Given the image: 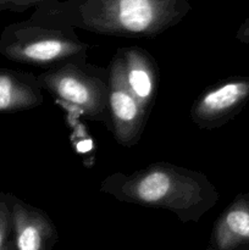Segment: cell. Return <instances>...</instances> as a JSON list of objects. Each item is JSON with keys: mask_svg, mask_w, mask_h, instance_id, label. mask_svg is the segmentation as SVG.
Instances as JSON below:
<instances>
[{"mask_svg": "<svg viewBox=\"0 0 249 250\" xmlns=\"http://www.w3.org/2000/svg\"><path fill=\"white\" fill-rule=\"evenodd\" d=\"M190 10L189 0H48L32 16L102 36L155 38Z\"/></svg>", "mask_w": 249, "mask_h": 250, "instance_id": "cell-1", "label": "cell"}, {"mask_svg": "<svg viewBox=\"0 0 249 250\" xmlns=\"http://www.w3.org/2000/svg\"><path fill=\"white\" fill-rule=\"evenodd\" d=\"M99 190L124 204L170 211L183 224H198L220 198L204 173L166 161L132 173H111Z\"/></svg>", "mask_w": 249, "mask_h": 250, "instance_id": "cell-2", "label": "cell"}, {"mask_svg": "<svg viewBox=\"0 0 249 250\" xmlns=\"http://www.w3.org/2000/svg\"><path fill=\"white\" fill-rule=\"evenodd\" d=\"M89 44L76 29L32 16L9 24L0 34V55L14 62L49 70L66 62L87 61Z\"/></svg>", "mask_w": 249, "mask_h": 250, "instance_id": "cell-3", "label": "cell"}, {"mask_svg": "<svg viewBox=\"0 0 249 250\" xmlns=\"http://www.w3.org/2000/svg\"><path fill=\"white\" fill-rule=\"evenodd\" d=\"M42 90L89 121L109 124V71L88 61L66 62L37 76Z\"/></svg>", "mask_w": 249, "mask_h": 250, "instance_id": "cell-4", "label": "cell"}, {"mask_svg": "<svg viewBox=\"0 0 249 250\" xmlns=\"http://www.w3.org/2000/svg\"><path fill=\"white\" fill-rule=\"evenodd\" d=\"M109 71V124L107 128L120 146L138 144L150 112L134 98L124 82L119 49L107 65Z\"/></svg>", "mask_w": 249, "mask_h": 250, "instance_id": "cell-5", "label": "cell"}, {"mask_svg": "<svg viewBox=\"0 0 249 250\" xmlns=\"http://www.w3.org/2000/svg\"><path fill=\"white\" fill-rule=\"evenodd\" d=\"M249 102V77L233 76L200 93L189 116L200 129H216L233 120Z\"/></svg>", "mask_w": 249, "mask_h": 250, "instance_id": "cell-6", "label": "cell"}, {"mask_svg": "<svg viewBox=\"0 0 249 250\" xmlns=\"http://www.w3.org/2000/svg\"><path fill=\"white\" fill-rule=\"evenodd\" d=\"M12 212L15 250H53L59 232L44 210L15 197Z\"/></svg>", "mask_w": 249, "mask_h": 250, "instance_id": "cell-7", "label": "cell"}, {"mask_svg": "<svg viewBox=\"0 0 249 250\" xmlns=\"http://www.w3.org/2000/svg\"><path fill=\"white\" fill-rule=\"evenodd\" d=\"M124 82L129 92L150 112L156 99L159 70L155 59L141 46L119 48Z\"/></svg>", "mask_w": 249, "mask_h": 250, "instance_id": "cell-8", "label": "cell"}, {"mask_svg": "<svg viewBox=\"0 0 249 250\" xmlns=\"http://www.w3.org/2000/svg\"><path fill=\"white\" fill-rule=\"evenodd\" d=\"M211 250H249V192L239 193L212 227Z\"/></svg>", "mask_w": 249, "mask_h": 250, "instance_id": "cell-9", "label": "cell"}, {"mask_svg": "<svg viewBox=\"0 0 249 250\" xmlns=\"http://www.w3.org/2000/svg\"><path fill=\"white\" fill-rule=\"evenodd\" d=\"M43 90L33 73L0 68V112H19L39 107Z\"/></svg>", "mask_w": 249, "mask_h": 250, "instance_id": "cell-10", "label": "cell"}, {"mask_svg": "<svg viewBox=\"0 0 249 250\" xmlns=\"http://www.w3.org/2000/svg\"><path fill=\"white\" fill-rule=\"evenodd\" d=\"M14 200L15 195L0 193V250H4L14 236Z\"/></svg>", "mask_w": 249, "mask_h": 250, "instance_id": "cell-11", "label": "cell"}, {"mask_svg": "<svg viewBox=\"0 0 249 250\" xmlns=\"http://www.w3.org/2000/svg\"><path fill=\"white\" fill-rule=\"evenodd\" d=\"M48 0H0V11L1 10H11V11L21 12L27 9L39 6Z\"/></svg>", "mask_w": 249, "mask_h": 250, "instance_id": "cell-12", "label": "cell"}, {"mask_svg": "<svg viewBox=\"0 0 249 250\" xmlns=\"http://www.w3.org/2000/svg\"><path fill=\"white\" fill-rule=\"evenodd\" d=\"M236 39L249 46V16L239 26L238 31L236 33Z\"/></svg>", "mask_w": 249, "mask_h": 250, "instance_id": "cell-13", "label": "cell"}, {"mask_svg": "<svg viewBox=\"0 0 249 250\" xmlns=\"http://www.w3.org/2000/svg\"><path fill=\"white\" fill-rule=\"evenodd\" d=\"M15 249V243H14V241H10L9 242V244H7L6 247H5L4 248V250H14Z\"/></svg>", "mask_w": 249, "mask_h": 250, "instance_id": "cell-14", "label": "cell"}, {"mask_svg": "<svg viewBox=\"0 0 249 250\" xmlns=\"http://www.w3.org/2000/svg\"><path fill=\"white\" fill-rule=\"evenodd\" d=\"M205 250H211V249H210V248H209V247H208V248H207V249H205Z\"/></svg>", "mask_w": 249, "mask_h": 250, "instance_id": "cell-15", "label": "cell"}]
</instances>
